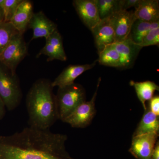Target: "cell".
Returning a JSON list of instances; mask_svg holds the SVG:
<instances>
[{"instance_id":"6da1fadb","label":"cell","mask_w":159,"mask_h":159,"mask_svg":"<svg viewBox=\"0 0 159 159\" xmlns=\"http://www.w3.org/2000/svg\"><path fill=\"white\" fill-rule=\"evenodd\" d=\"M67 140L64 134L29 126L10 135H0V159H77L67 151Z\"/></svg>"},{"instance_id":"7a4b0ae2","label":"cell","mask_w":159,"mask_h":159,"mask_svg":"<svg viewBox=\"0 0 159 159\" xmlns=\"http://www.w3.org/2000/svg\"><path fill=\"white\" fill-rule=\"evenodd\" d=\"M50 80H38L27 94L26 107L30 127L50 129L58 118L55 95Z\"/></svg>"},{"instance_id":"3957f363","label":"cell","mask_w":159,"mask_h":159,"mask_svg":"<svg viewBox=\"0 0 159 159\" xmlns=\"http://www.w3.org/2000/svg\"><path fill=\"white\" fill-rule=\"evenodd\" d=\"M58 118L62 121L86 99L84 88L79 84L74 83L58 88L55 95Z\"/></svg>"},{"instance_id":"277c9868","label":"cell","mask_w":159,"mask_h":159,"mask_svg":"<svg viewBox=\"0 0 159 159\" xmlns=\"http://www.w3.org/2000/svg\"><path fill=\"white\" fill-rule=\"evenodd\" d=\"M22 98L20 81L16 74H13L0 63V99L6 108L13 111L19 106Z\"/></svg>"},{"instance_id":"5b68a950","label":"cell","mask_w":159,"mask_h":159,"mask_svg":"<svg viewBox=\"0 0 159 159\" xmlns=\"http://www.w3.org/2000/svg\"><path fill=\"white\" fill-rule=\"evenodd\" d=\"M28 54V48L23 34L16 32L9 44L0 54V63L9 69L13 74L20 63Z\"/></svg>"},{"instance_id":"8992f818","label":"cell","mask_w":159,"mask_h":159,"mask_svg":"<svg viewBox=\"0 0 159 159\" xmlns=\"http://www.w3.org/2000/svg\"><path fill=\"white\" fill-rule=\"evenodd\" d=\"M101 80V78H99L92 99L78 106L63 122L68 123L74 128H85L90 124L96 113L95 101Z\"/></svg>"},{"instance_id":"52a82bcc","label":"cell","mask_w":159,"mask_h":159,"mask_svg":"<svg viewBox=\"0 0 159 159\" xmlns=\"http://www.w3.org/2000/svg\"><path fill=\"white\" fill-rule=\"evenodd\" d=\"M158 137L157 133L133 136L129 151L137 159H151Z\"/></svg>"},{"instance_id":"ba28073f","label":"cell","mask_w":159,"mask_h":159,"mask_svg":"<svg viewBox=\"0 0 159 159\" xmlns=\"http://www.w3.org/2000/svg\"><path fill=\"white\" fill-rule=\"evenodd\" d=\"M93 35L98 54L107 46L115 43V34L111 16L100 20L91 31Z\"/></svg>"},{"instance_id":"9c48e42d","label":"cell","mask_w":159,"mask_h":159,"mask_svg":"<svg viewBox=\"0 0 159 159\" xmlns=\"http://www.w3.org/2000/svg\"><path fill=\"white\" fill-rule=\"evenodd\" d=\"M73 4L80 18L90 31L100 22L95 0H74Z\"/></svg>"},{"instance_id":"30bf717a","label":"cell","mask_w":159,"mask_h":159,"mask_svg":"<svg viewBox=\"0 0 159 159\" xmlns=\"http://www.w3.org/2000/svg\"><path fill=\"white\" fill-rule=\"evenodd\" d=\"M114 44L120 55L119 69L125 70L132 67L142 48L134 43L129 37Z\"/></svg>"},{"instance_id":"8fae6325","label":"cell","mask_w":159,"mask_h":159,"mask_svg":"<svg viewBox=\"0 0 159 159\" xmlns=\"http://www.w3.org/2000/svg\"><path fill=\"white\" fill-rule=\"evenodd\" d=\"M115 34V43L129 37L132 26L136 20L134 10H121L111 16Z\"/></svg>"},{"instance_id":"7c38bea8","label":"cell","mask_w":159,"mask_h":159,"mask_svg":"<svg viewBox=\"0 0 159 159\" xmlns=\"http://www.w3.org/2000/svg\"><path fill=\"white\" fill-rule=\"evenodd\" d=\"M46 40L45 45L37 54L36 57L44 55L48 56V61L54 60L66 61L67 57L63 45L62 37L57 29L46 38Z\"/></svg>"},{"instance_id":"4fadbf2b","label":"cell","mask_w":159,"mask_h":159,"mask_svg":"<svg viewBox=\"0 0 159 159\" xmlns=\"http://www.w3.org/2000/svg\"><path fill=\"white\" fill-rule=\"evenodd\" d=\"M28 29H32L33 36L31 40L41 38H47L57 29V25L47 17L43 11L33 13Z\"/></svg>"},{"instance_id":"5bb4252c","label":"cell","mask_w":159,"mask_h":159,"mask_svg":"<svg viewBox=\"0 0 159 159\" xmlns=\"http://www.w3.org/2000/svg\"><path fill=\"white\" fill-rule=\"evenodd\" d=\"M97 61V60L89 64L71 65L68 66L51 83L52 87L61 88L74 83L76 78L85 71L93 68Z\"/></svg>"},{"instance_id":"9a60e30c","label":"cell","mask_w":159,"mask_h":159,"mask_svg":"<svg viewBox=\"0 0 159 159\" xmlns=\"http://www.w3.org/2000/svg\"><path fill=\"white\" fill-rule=\"evenodd\" d=\"M34 13L33 4L31 1L22 0L10 22L18 32L23 34L28 29Z\"/></svg>"},{"instance_id":"2e32d148","label":"cell","mask_w":159,"mask_h":159,"mask_svg":"<svg viewBox=\"0 0 159 159\" xmlns=\"http://www.w3.org/2000/svg\"><path fill=\"white\" fill-rule=\"evenodd\" d=\"M134 14L136 19L151 23L159 21V1L141 0L134 10Z\"/></svg>"},{"instance_id":"e0dca14e","label":"cell","mask_w":159,"mask_h":159,"mask_svg":"<svg viewBox=\"0 0 159 159\" xmlns=\"http://www.w3.org/2000/svg\"><path fill=\"white\" fill-rule=\"evenodd\" d=\"M139 122L133 136L150 133L159 134V116L153 113L148 107Z\"/></svg>"},{"instance_id":"ac0fdd59","label":"cell","mask_w":159,"mask_h":159,"mask_svg":"<svg viewBox=\"0 0 159 159\" xmlns=\"http://www.w3.org/2000/svg\"><path fill=\"white\" fill-rule=\"evenodd\" d=\"M129 84L134 89L137 97L145 110L147 108L145 102L149 101L153 97L155 91L159 90V86L153 81L150 80L142 82L131 80Z\"/></svg>"},{"instance_id":"d6986e66","label":"cell","mask_w":159,"mask_h":159,"mask_svg":"<svg viewBox=\"0 0 159 159\" xmlns=\"http://www.w3.org/2000/svg\"><path fill=\"white\" fill-rule=\"evenodd\" d=\"M159 27V21L151 23L136 19L132 26L128 37L134 43L139 45L148 31Z\"/></svg>"},{"instance_id":"ffe728a7","label":"cell","mask_w":159,"mask_h":159,"mask_svg":"<svg viewBox=\"0 0 159 159\" xmlns=\"http://www.w3.org/2000/svg\"><path fill=\"white\" fill-rule=\"evenodd\" d=\"M99 59L97 61L99 64L117 68L120 66V55L116 50L114 43L106 47L99 53Z\"/></svg>"},{"instance_id":"44dd1931","label":"cell","mask_w":159,"mask_h":159,"mask_svg":"<svg viewBox=\"0 0 159 159\" xmlns=\"http://www.w3.org/2000/svg\"><path fill=\"white\" fill-rule=\"evenodd\" d=\"M100 20L107 18L121 11L120 0H95Z\"/></svg>"},{"instance_id":"7402d4cb","label":"cell","mask_w":159,"mask_h":159,"mask_svg":"<svg viewBox=\"0 0 159 159\" xmlns=\"http://www.w3.org/2000/svg\"><path fill=\"white\" fill-rule=\"evenodd\" d=\"M17 32L11 23H0V54Z\"/></svg>"},{"instance_id":"603a6c76","label":"cell","mask_w":159,"mask_h":159,"mask_svg":"<svg viewBox=\"0 0 159 159\" xmlns=\"http://www.w3.org/2000/svg\"><path fill=\"white\" fill-rule=\"evenodd\" d=\"M22 0H5L3 13L4 22H10Z\"/></svg>"},{"instance_id":"cb8c5ba5","label":"cell","mask_w":159,"mask_h":159,"mask_svg":"<svg viewBox=\"0 0 159 159\" xmlns=\"http://www.w3.org/2000/svg\"><path fill=\"white\" fill-rule=\"evenodd\" d=\"M159 44V27L151 29L142 39L139 45L142 48L148 46L157 45Z\"/></svg>"},{"instance_id":"d4e9b609","label":"cell","mask_w":159,"mask_h":159,"mask_svg":"<svg viewBox=\"0 0 159 159\" xmlns=\"http://www.w3.org/2000/svg\"><path fill=\"white\" fill-rule=\"evenodd\" d=\"M141 2V0H120L121 10H127L133 7L135 9Z\"/></svg>"},{"instance_id":"484cf974","label":"cell","mask_w":159,"mask_h":159,"mask_svg":"<svg viewBox=\"0 0 159 159\" xmlns=\"http://www.w3.org/2000/svg\"><path fill=\"white\" fill-rule=\"evenodd\" d=\"M153 113L159 116V97L155 96L149 100L148 107Z\"/></svg>"},{"instance_id":"4316f807","label":"cell","mask_w":159,"mask_h":159,"mask_svg":"<svg viewBox=\"0 0 159 159\" xmlns=\"http://www.w3.org/2000/svg\"><path fill=\"white\" fill-rule=\"evenodd\" d=\"M151 159H159V142L158 140L152 155Z\"/></svg>"},{"instance_id":"83f0119b","label":"cell","mask_w":159,"mask_h":159,"mask_svg":"<svg viewBox=\"0 0 159 159\" xmlns=\"http://www.w3.org/2000/svg\"><path fill=\"white\" fill-rule=\"evenodd\" d=\"M6 107L4 102L0 99V120L4 118L6 115Z\"/></svg>"},{"instance_id":"f1b7e54d","label":"cell","mask_w":159,"mask_h":159,"mask_svg":"<svg viewBox=\"0 0 159 159\" xmlns=\"http://www.w3.org/2000/svg\"><path fill=\"white\" fill-rule=\"evenodd\" d=\"M4 21V13L3 10L2 8L0 7V23Z\"/></svg>"},{"instance_id":"f546056e","label":"cell","mask_w":159,"mask_h":159,"mask_svg":"<svg viewBox=\"0 0 159 159\" xmlns=\"http://www.w3.org/2000/svg\"><path fill=\"white\" fill-rule=\"evenodd\" d=\"M4 3H5V0H0V7L3 9L4 7Z\"/></svg>"}]
</instances>
